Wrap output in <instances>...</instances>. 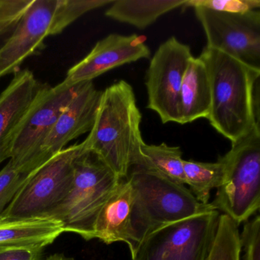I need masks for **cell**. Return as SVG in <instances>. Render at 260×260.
Wrapping results in <instances>:
<instances>
[{
	"mask_svg": "<svg viewBox=\"0 0 260 260\" xmlns=\"http://www.w3.org/2000/svg\"><path fill=\"white\" fill-rule=\"evenodd\" d=\"M199 58L205 63L211 89V125L232 144L249 135L258 122L260 70L205 47Z\"/></svg>",
	"mask_w": 260,
	"mask_h": 260,
	"instance_id": "obj_1",
	"label": "cell"
},
{
	"mask_svg": "<svg viewBox=\"0 0 260 260\" xmlns=\"http://www.w3.org/2000/svg\"><path fill=\"white\" fill-rule=\"evenodd\" d=\"M142 115L133 88L120 80L103 91L92 130L83 144L99 155L121 179L134 166L145 162L141 132Z\"/></svg>",
	"mask_w": 260,
	"mask_h": 260,
	"instance_id": "obj_2",
	"label": "cell"
},
{
	"mask_svg": "<svg viewBox=\"0 0 260 260\" xmlns=\"http://www.w3.org/2000/svg\"><path fill=\"white\" fill-rule=\"evenodd\" d=\"M121 179L97 153L83 145L74 161L69 193L45 217L60 221L64 232L75 233L84 240H92L99 212Z\"/></svg>",
	"mask_w": 260,
	"mask_h": 260,
	"instance_id": "obj_3",
	"label": "cell"
},
{
	"mask_svg": "<svg viewBox=\"0 0 260 260\" xmlns=\"http://www.w3.org/2000/svg\"><path fill=\"white\" fill-rule=\"evenodd\" d=\"M127 179L135 191V217L140 243L169 223L214 209L201 203L184 185L145 166H134Z\"/></svg>",
	"mask_w": 260,
	"mask_h": 260,
	"instance_id": "obj_4",
	"label": "cell"
},
{
	"mask_svg": "<svg viewBox=\"0 0 260 260\" xmlns=\"http://www.w3.org/2000/svg\"><path fill=\"white\" fill-rule=\"evenodd\" d=\"M225 156L224 179L211 205L239 226L259 210V126L232 144Z\"/></svg>",
	"mask_w": 260,
	"mask_h": 260,
	"instance_id": "obj_5",
	"label": "cell"
},
{
	"mask_svg": "<svg viewBox=\"0 0 260 260\" xmlns=\"http://www.w3.org/2000/svg\"><path fill=\"white\" fill-rule=\"evenodd\" d=\"M82 149V143L67 147L41 166L0 214V217H45L51 212L71 190L74 161Z\"/></svg>",
	"mask_w": 260,
	"mask_h": 260,
	"instance_id": "obj_6",
	"label": "cell"
},
{
	"mask_svg": "<svg viewBox=\"0 0 260 260\" xmlns=\"http://www.w3.org/2000/svg\"><path fill=\"white\" fill-rule=\"evenodd\" d=\"M220 214L211 210L161 226L132 252V260H206Z\"/></svg>",
	"mask_w": 260,
	"mask_h": 260,
	"instance_id": "obj_7",
	"label": "cell"
},
{
	"mask_svg": "<svg viewBox=\"0 0 260 260\" xmlns=\"http://www.w3.org/2000/svg\"><path fill=\"white\" fill-rule=\"evenodd\" d=\"M80 84L72 87L61 83L54 87L45 84L18 129L8 162L19 168L37 169L48 160L42 156V147Z\"/></svg>",
	"mask_w": 260,
	"mask_h": 260,
	"instance_id": "obj_8",
	"label": "cell"
},
{
	"mask_svg": "<svg viewBox=\"0 0 260 260\" xmlns=\"http://www.w3.org/2000/svg\"><path fill=\"white\" fill-rule=\"evenodd\" d=\"M191 48L171 37L161 44L150 60L146 75L147 107L156 112L164 124H180V93Z\"/></svg>",
	"mask_w": 260,
	"mask_h": 260,
	"instance_id": "obj_9",
	"label": "cell"
},
{
	"mask_svg": "<svg viewBox=\"0 0 260 260\" xmlns=\"http://www.w3.org/2000/svg\"><path fill=\"white\" fill-rule=\"evenodd\" d=\"M207 46L260 70V12L228 13L194 7Z\"/></svg>",
	"mask_w": 260,
	"mask_h": 260,
	"instance_id": "obj_10",
	"label": "cell"
},
{
	"mask_svg": "<svg viewBox=\"0 0 260 260\" xmlns=\"http://www.w3.org/2000/svg\"><path fill=\"white\" fill-rule=\"evenodd\" d=\"M59 0H32L16 31L0 50V79L20 70L26 59L39 55L45 40L60 34L57 21Z\"/></svg>",
	"mask_w": 260,
	"mask_h": 260,
	"instance_id": "obj_11",
	"label": "cell"
},
{
	"mask_svg": "<svg viewBox=\"0 0 260 260\" xmlns=\"http://www.w3.org/2000/svg\"><path fill=\"white\" fill-rule=\"evenodd\" d=\"M146 38L136 34H111L99 41L81 61L68 71L62 84L72 87L92 81L105 73L127 63L150 57Z\"/></svg>",
	"mask_w": 260,
	"mask_h": 260,
	"instance_id": "obj_12",
	"label": "cell"
},
{
	"mask_svg": "<svg viewBox=\"0 0 260 260\" xmlns=\"http://www.w3.org/2000/svg\"><path fill=\"white\" fill-rule=\"evenodd\" d=\"M103 91L98 90L93 82L80 83L44 144L42 156L45 159H49L66 148L71 141L90 132L95 123Z\"/></svg>",
	"mask_w": 260,
	"mask_h": 260,
	"instance_id": "obj_13",
	"label": "cell"
},
{
	"mask_svg": "<svg viewBox=\"0 0 260 260\" xmlns=\"http://www.w3.org/2000/svg\"><path fill=\"white\" fill-rule=\"evenodd\" d=\"M45 86L29 70L20 69L0 94V165L10 159L18 129Z\"/></svg>",
	"mask_w": 260,
	"mask_h": 260,
	"instance_id": "obj_14",
	"label": "cell"
},
{
	"mask_svg": "<svg viewBox=\"0 0 260 260\" xmlns=\"http://www.w3.org/2000/svg\"><path fill=\"white\" fill-rule=\"evenodd\" d=\"M93 239L106 244L124 242L128 245L131 253L139 246L135 225V191L127 178L121 179L102 207L94 224Z\"/></svg>",
	"mask_w": 260,
	"mask_h": 260,
	"instance_id": "obj_15",
	"label": "cell"
},
{
	"mask_svg": "<svg viewBox=\"0 0 260 260\" xmlns=\"http://www.w3.org/2000/svg\"><path fill=\"white\" fill-rule=\"evenodd\" d=\"M63 233L64 231L60 222L48 217H0V246L46 247Z\"/></svg>",
	"mask_w": 260,
	"mask_h": 260,
	"instance_id": "obj_16",
	"label": "cell"
},
{
	"mask_svg": "<svg viewBox=\"0 0 260 260\" xmlns=\"http://www.w3.org/2000/svg\"><path fill=\"white\" fill-rule=\"evenodd\" d=\"M211 89L205 63L193 57L184 75L180 93V124L208 118L211 109Z\"/></svg>",
	"mask_w": 260,
	"mask_h": 260,
	"instance_id": "obj_17",
	"label": "cell"
},
{
	"mask_svg": "<svg viewBox=\"0 0 260 260\" xmlns=\"http://www.w3.org/2000/svg\"><path fill=\"white\" fill-rule=\"evenodd\" d=\"M187 0H114L106 16L114 20L144 29L162 15L183 7Z\"/></svg>",
	"mask_w": 260,
	"mask_h": 260,
	"instance_id": "obj_18",
	"label": "cell"
},
{
	"mask_svg": "<svg viewBox=\"0 0 260 260\" xmlns=\"http://www.w3.org/2000/svg\"><path fill=\"white\" fill-rule=\"evenodd\" d=\"M226 167L225 155L215 162L183 160L185 184L189 185L190 191L199 202L204 205L209 203L210 192L221 185Z\"/></svg>",
	"mask_w": 260,
	"mask_h": 260,
	"instance_id": "obj_19",
	"label": "cell"
},
{
	"mask_svg": "<svg viewBox=\"0 0 260 260\" xmlns=\"http://www.w3.org/2000/svg\"><path fill=\"white\" fill-rule=\"evenodd\" d=\"M142 153L145 162L144 165L156 170L162 176L176 183L185 185L182 151L179 147H171L165 143L143 144Z\"/></svg>",
	"mask_w": 260,
	"mask_h": 260,
	"instance_id": "obj_20",
	"label": "cell"
},
{
	"mask_svg": "<svg viewBox=\"0 0 260 260\" xmlns=\"http://www.w3.org/2000/svg\"><path fill=\"white\" fill-rule=\"evenodd\" d=\"M238 226L228 215L220 214L215 237L206 260H240Z\"/></svg>",
	"mask_w": 260,
	"mask_h": 260,
	"instance_id": "obj_21",
	"label": "cell"
},
{
	"mask_svg": "<svg viewBox=\"0 0 260 260\" xmlns=\"http://www.w3.org/2000/svg\"><path fill=\"white\" fill-rule=\"evenodd\" d=\"M37 168V169H39ZM37 169L16 167L10 162L0 171V214Z\"/></svg>",
	"mask_w": 260,
	"mask_h": 260,
	"instance_id": "obj_22",
	"label": "cell"
},
{
	"mask_svg": "<svg viewBox=\"0 0 260 260\" xmlns=\"http://www.w3.org/2000/svg\"><path fill=\"white\" fill-rule=\"evenodd\" d=\"M32 0H0V50L16 31Z\"/></svg>",
	"mask_w": 260,
	"mask_h": 260,
	"instance_id": "obj_23",
	"label": "cell"
},
{
	"mask_svg": "<svg viewBox=\"0 0 260 260\" xmlns=\"http://www.w3.org/2000/svg\"><path fill=\"white\" fill-rule=\"evenodd\" d=\"M203 7L214 11L228 13H244L258 10V0H187L183 8Z\"/></svg>",
	"mask_w": 260,
	"mask_h": 260,
	"instance_id": "obj_24",
	"label": "cell"
},
{
	"mask_svg": "<svg viewBox=\"0 0 260 260\" xmlns=\"http://www.w3.org/2000/svg\"><path fill=\"white\" fill-rule=\"evenodd\" d=\"M240 248L244 255L243 260H260V217L246 220L240 234Z\"/></svg>",
	"mask_w": 260,
	"mask_h": 260,
	"instance_id": "obj_25",
	"label": "cell"
},
{
	"mask_svg": "<svg viewBox=\"0 0 260 260\" xmlns=\"http://www.w3.org/2000/svg\"><path fill=\"white\" fill-rule=\"evenodd\" d=\"M45 246H0V260H42Z\"/></svg>",
	"mask_w": 260,
	"mask_h": 260,
	"instance_id": "obj_26",
	"label": "cell"
},
{
	"mask_svg": "<svg viewBox=\"0 0 260 260\" xmlns=\"http://www.w3.org/2000/svg\"><path fill=\"white\" fill-rule=\"evenodd\" d=\"M45 260H75L73 257L67 256L63 253H55L50 255Z\"/></svg>",
	"mask_w": 260,
	"mask_h": 260,
	"instance_id": "obj_27",
	"label": "cell"
}]
</instances>
